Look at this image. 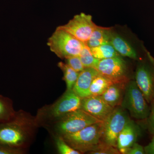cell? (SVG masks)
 Returning <instances> with one entry per match:
<instances>
[{
	"label": "cell",
	"instance_id": "1",
	"mask_svg": "<svg viewBox=\"0 0 154 154\" xmlns=\"http://www.w3.org/2000/svg\"><path fill=\"white\" fill-rule=\"evenodd\" d=\"M103 125V122H98L78 132L63 135L62 137L69 145L81 153H89L102 140Z\"/></svg>",
	"mask_w": 154,
	"mask_h": 154
},
{
	"label": "cell",
	"instance_id": "2",
	"mask_svg": "<svg viewBox=\"0 0 154 154\" xmlns=\"http://www.w3.org/2000/svg\"><path fill=\"white\" fill-rule=\"evenodd\" d=\"M149 105L135 80H130L127 83L120 106L128 111L132 118L144 121L149 114L150 107Z\"/></svg>",
	"mask_w": 154,
	"mask_h": 154
},
{
	"label": "cell",
	"instance_id": "3",
	"mask_svg": "<svg viewBox=\"0 0 154 154\" xmlns=\"http://www.w3.org/2000/svg\"><path fill=\"white\" fill-rule=\"evenodd\" d=\"M85 44L59 27L47 42L50 50L61 59L79 55Z\"/></svg>",
	"mask_w": 154,
	"mask_h": 154
},
{
	"label": "cell",
	"instance_id": "4",
	"mask_svg": "<svg viewBox=\"0 0 154 154\" xmlns=\"http://www.w3.org/2000/svg\"><path fill=\"white\" fill-rule=\"evenodd\" d=\"M136 62L134 79L150 104L154 98V57L148 51Z\"/></svg>",
	"mask_w": 154,
	"mask_h": 154
},
{
	"label": "cell",
	"instance_id": "5",
	"mask_svg": "<svg viewBox=\"0 0 154 154\" xmlns=\"http://www.w3.org/2000/svg\"><path fill=\"white\" fill-rule=\"evenodd\" d=\"M95 69L113 83H127L133 79L127 63L121 56L99 60Z\"/></svg>",
	"mask_w": 154,
	"mask_h": 154
},
{
	"label": "cell",
	"instance_id": "6",
	"mask_svg": "<svg viewBox=\"0 0 154 154\" xmlns=\"http://www.w3.org/2000/svg\"><path fill=\"white\" fill-rule=\"evenodd\" d=\"M130 119L128 112L121 106L114 108L108 118L103 122L102 140L117 148L119 135Z\"/></svg>",
	"mask_w": 154,
	"mask_h": 154
},
{
	"label": "cell",
	"instance_id": "7",
	"mask_svg": "<svg viewBox=\"0 0 154 154\" xmlns=\"http://www.w3.org/2000/svg\"><path fill=\"white\" fill-rule=\"evenodd\" d=\"M60 119L57 128L62 136L78 132L91 125L103 122L80 108L68 113Z\"/></svg>",
	"mask_w": 154,
	"mask_h": 154
},
{
	"label": "cell",
	"instance_id": "8",
	"mask_svg": "<svg viewBox=\"0 0 154 154\" xmlns=\"http://www.w3.org/2000/svg\"><path fill=\"white\" fill-rule=\"evenodd\" d=\"M97 26L93 22L91 15L81 13L75 15L65 25L58 27L80 41L86 43Z\"/></svg>",
	"mask_w": 154,
	"mask_h": 154
},
{
	"label": "cell",
	"instance_id": "9",
	"mask_svg": "<svg viewBox=\"0 0 154 154\" xmlns=\"http://www.w3.org/2000/svg\"><path fill=\"white\" fill-rule=\"evenodd\" d=\"M110 43L122 57L129 58L136 61L142 57L148 51L142 42L140 41L135 44L130 42L113 28Z\"/></svg>",
	"mask_w": 154,
	"mask_h": 154
},
{
	"label": "cell",
	"instance_id": "10",
	"mask_svg": "<svg viewBox=\"0 0 154 154\" xmlns=\"http://www.w3.org/2000/svg\"><path fill=\"white\" fill-rule=\"evenodd\" d=\"M0 122V143L18 148L23 144L26 135L18 117Z\"/></svg>",
	"mask_w": 154,
	"mask_h": 154
},
{
	"label": "cell",
	"instance_id": "11",
	"mask_svg": "<svg viewBox=\"0 0 154 154\" xmlns=\"http://www.w3.org/2000/svg\"><path fill=\"white\" fill-rule=\"evenodd\" d=\"M80 109L104 122L114 108L107 104L100 96H91L82 99Z\"/></svg>",
	"mask_w": 154,
	"mask_h": 154
},
{
	"label": "cell",
	"instance_id": "12",
	"mask_svg": "<svg viewBox=\"0 0 154 154\" xmlns=\"http://www.w3.org/2000/svg\"><path fill=\"white\" fill-rule=\"evenodd\" d=\"M82 98L72 90L67 91L55 103L50 111V115L54 118L60 119L68 113L80 109Z\"/></svg>",
	"mask_w": 154,
	"mask_h": 154
},
{
	"label": "cell",
	"instance_id": "13",
	"mask_svg": "<svg viewBox=\"0 0 154 154\" xmlns=\"http://www.w3.org/2000/svg\"><path fill=\"white\" fill-rule=\"evenodd\" d=\"M142 134L140 125L130 119L119 135L117 148L120 154H126L129 148L137 142Z\"/></svg>",
	"mask_w": 154,
	"mask_h": 154
},
{
	"label": "cell",
	"instance_id": "14",
	"mask_svg": "<svg viewBox=\"0 0 154 154\" xmlns=\"http://www.w3.org/2000/svg\"><path fill=\"white\" fill-rule=\"evenodd\" d=\"M99 72L94 68H85L79 74L72 90L82 99L89 96V90L92 81L99 74Z\"/></svg>",
	"mask_w": 154,
	"mask_h": 154
},
{
	"label": "cell",
	"instance_id": "15",
	"mask_svg": "<svg viewBox=\"0 0 154 154\" xmlns=\"http://www.w3.org/2000/svg\"><path fill=\"white\" fill-rule=\"evenodd\" d=\"M127 83H113L100 97L113 108L121 106Z\"/></svg>",
	"mask_w": 154,
	"mask_h": 154
},
{
	"label": "cell",
	"instance_id": "16",
	"mask_svg": "<svg viewBox=\"0 0 154 154\" xmlns=\"http://www.w3.org/2000/svg\"><path fill=\"white\" fill-rule=\"evenodd\" d=\"M112 28L97 25L86 44L91 48L102 45L110 43Z\"/></svg>",
	"mask_w": 154,
	"mask_h": 154
},
{
	"label": "cell",
	"instance_id": "17",
	"mask_svg": "<svg viewBox=\"0 0 154 154\" xmlns=\"http://www.w3.org/2000/svg\"><path fill=\"white\" fill-rule=\"evenodd\" d=\"M113 83L109 79L99 73L91 83L89 90V96H101Z\"/></svg>",
	"mask_w": 154,
	"mask_h": 154
},
{
	"label": "cell",
	"instance_id": "18",
	"mask_svg": "<svg viewBox=\"0 0 154 154\" xmlns=\"http://www.w3.org/2000/svg\"><path fill=\"white\" fill-rule=\"evenodd\" d=\"M91 50L93 56L99 60L120 56L110 43L91 48Z\"/></svg>",
	"mask_w": 154,
	"mask_h": 154
},
{
	"label": "cell",
	"instance_id": "19",
	"mask_svg": "<svg viewBox=\"0 0 154 154\" xmlns=\"http://www.w3.org/2000/svg\"><path fill=\"white\" fill-rule=\"evenodd\" d=\"M58 66L63 73V79L66 83L67 90H72L76 82L79 73L76 72L66 63L60 62L58 63Z\"/></svg>",
	"mask_w": 154,
	"mask_h": 154
},
{
	"label": "cell",
	"instance_id": "20",
	"mask_svg": "<svg viewBox=\"0 0 154 154\" xmlns=\"http://www.w3.org/2000/svg\"><path fill=\"white\" fill-rule=\"evenodd\" d=\"M14 116L11 101L9 99L0 96V122L11 120Z\"/></svg>",
	"mask_w": 154,
	"mask_h": 154
},
{
	"label": "cell",
	"instance_id": "21",
	"mask_svg": "<svg viewBox=\"0 0 154 154\" xmlns=\"http://www.w3.org/2000/svg\"><path fill=\"white\" fill-rule=\"evenodd\" d=\"M79 57L85 68H95L99 60L96 58L91 52V48L85 44L80 52Z\"/></svg>",
	"mask_w": 154,
	"mask_h": 154
},
{
	"label": "cell",
	"instance_id": "22",
	"mask_svg": "<svg viewBox=\"0 0 154 154\" xmlns=\"http://www.w3.org/2000/svg\"><path fill=\"white\" fill-rule=\"evenodd\" d=\"M91 154H119L118 149L101 141L94 150L89 153Z\"/></svg>",
	"mask_w": 154,
	"mask_h": 154
},
{
	"label": "cell",
	"instance_id": "23",
	"mask_svg": "<svg viewBox=\"0 0 154 154\" xmlns=\"http://www.w3.org/2000/svg\"><path fill=\"white\" fill-rule=\"evenodd\" d=\"M56 144L59 153L61 154H80L79 152L76 150L69 145L62 137H58L56 139Z\"/></svg>",
	"mask_w": 154,
	"mask_h": 154
},
{
	"label": "cell",
	"instance_id": "24",
	"mask_svg": "<svg viewBox=\"0 0 154 154\" xmlns=\"http://www.w3.org/2000/svg\"><path fill=\"white\" fill-rule=\"evenodd\" d=\"M65 59L66 63L78 72H81L85 69L79 55L69 57Z\"/></svg>",
	"mask_w": 154,
	"mask_h": 154
},
{
	"label": "cell",
	"instance_id": "25",
	"mask_svg": "<svg viewBox=\"0 0 154 154\" xmlns=\"http://www.w3.org/2000/svg\"><path fill=\"white\" fill-rule=\"evenodd\" d=\"M150 110L148 118L144 120L145 126L152 135H154V98L150 103Z\"/></svg>",
	"mask_w": 154,
	"mask_h": 154
},
{
	"label": "cell",
	"instance_id": "26",
	"mask_svg": "<svg viewBox=\"0 0 154 154\" xmlns=\"http://www.w3.org/2000/svg\"><path fill=\"white\" fill-rule=\"evenodd\" d=\"M22 152L18 148L12 147L0 143V154H18Z\"/></svg>",
	"mask_w": 154,
	"mask_h": 154
},
{
	"label": "cell",
	"instance_id": "27",
	"mask_svg": "<svg viewBox=\"0 0 154 154\" xmlns=\"http://www.w3.org/2000/svg\"><path fill=\"white\" fill-rule=\"evenodd\" d=\"M144 147L137 142L128 149L125 154H144Z\"/></svg>",
	"mask_w": 154,
	"mask_h": 154
},
{
	"label": "cell",
	"instance_id": "28",
	"mask_svg": "<svg viewBox=\"0 0 154 154\" xmlns=\"http://www.w3.org/2000/svg\"><path fill=\"white\" fill-rule=\"evenodd\" d=\"M145 154H154V135H152V140L150 142L144 147Z\"/></svg>",
	"mask_w": 154,
	"mask_h": 154
}]
</instances>
